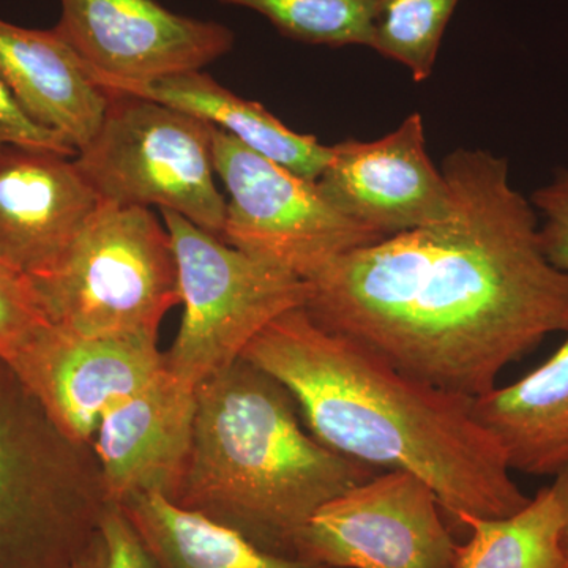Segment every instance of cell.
Returning a JSON list of instances; mask_svg holds the SVG:
<instances>
[{"label":"cell","mask_w":568,"mask_h":568,"mask_svg":"<svg viewBox=\"0 0 568 568\" xmlns=\"http://www.w3.org/2000/svg\"><path fill=\"white\" fill-rule=\"evenodd\" d=\"M548 361L507 387L470 399L511 470L559 476L568 469V327Z\"/></svg>","instance_id":"2e32d148"},{"label":"cell","mask_w":568,"mask_h":568,"mask_svg":"<svg viewBox=\"0 0 568 568\" xmlns=\"http://www.w3.org/2000/svg\"><path fill=\"white\" fill-rule=\"evenodd\" d=\"M100 203L74 156L0 148V257L29 278L59 263Z\"/></svg>","instance_id":"4fadbf2b"},{"label":"cell","mask_w":568,"mask_h":568,"mask_svg":"<svg viewBox=\"0 0 568 568\" xmlns=\"http://www.w3.org/2000/svg\"><path fill=\"white\" fill-rule=\"evenodd\" d=\"M159 568H331L275 555L159 495L119 504Z\"/></svg>","instance_id":"ac0fdd59"},{"label":"cell","mask_w":568,"mask_h":568,"mask_svg":"<svg viewBox=\"0 0 568 568\" xmlns=\"http://www.w3.org/2000/svg\"><path fill=\"white\" fill-rule=\"evenodd\" d=\"M110 92L133 93L190 112L310 182H316L332 160V148L312 134L294 132L263 104L235 95L201 70Z\"/></svg>","instance_id":"e0dca14e"},{"label":"cell","mask_w":568,"mask_h":568,"mask_svg":"<svg viewBox=\"0 0 568 568\" xmlns=\"http://www.w3.org/2000/svg\"><path fill=\"white\" fill-rule=\"evenodd\" d=\"M457 541L422 478L384 470L324 504L294 558L331 568H454Z\"/></svg>","instance_id":"9c48e42d"},{"label":"cell","mask_w":568,"mask_h":568,"mask_svg":"<svg viewBox=\"0 0 568 568\" xmlns=\"http://www.w3.org/2000/svg\"><path fill=\"white\" fill-rule=\"evenodd\" d=\"M530 204L544 216L540 244L549 263L568 275V170L532 194Z\"/></svg>","instance_id":"603a6c76"},{"label":"cell","mask_w":568,"mask_h":568,"mask_svg":"<svg viewBox=\"0 0 568 568\" xmlns=\"http://www.w3.org/2000/svg\"><path fill=\"white\" fill-rule=\"evenodd\" d=\"M31 282L48 323L80 335L159 338L181 304L170 231L148 207L100 203L59 263Z\"/></svg>","instance_id":"5b68a950"},{"label":"cell","mask_w":568,"mask_h":568,"mask_svg":"<svg viewBox=\"0 0 568 568\" xmlns=\"http://www.w3.org/2000/svg\"><path fill=\"white\" fill-rule=\"evenodd\" d=\"M71 568H108L106 541L100 530Z\"/></svg>","instance_id":"484cf974"},{"label":"cell","mask_w":568,"mask_h":568,"mask_svg":"<svg viewBox=\"0 0 568 568\" xmlns=\"http://www.w3.org/2000/svg\"><path fill=\"white\" fill-rule=\"evenodd\" d=\"M7 364L71 439L93 446L104 414L163 372L156 336L80 335L47 324Z\"/></svg>","instance_id":"8fae6325"},{"label":"cell","mask_w":568,"mask_h":568,"mask_svg":"<svg viewBox=\"0 0 568 568\" xmlns=\"http://www.w3.org/2000/svg\"><path fill=\"white\" fill-rule=\"evenodd\" d=\"M564 521L566 496L558 477L517 514L459 515L457 523L469 530V538L457 545L454 568H568Z\"/></svg>","instance_id":"d6986e66"},{"label":"cell","mask_w":568,"mask_h":568,"mask_svg":"<svg viewBox=\"0 0 568 568\" xmlns=\"http://www.w3.org/2000/svg\"><path fill=\"white\" fill-rule=\"evenodd\" d=\"M93 446L52 422L0 358V568H71L110 506Z\"/></svg>","instance_id":"277c9868"},{"label":"cell","mask_w":568,"mask_h":568,"mask_svg":"<svg viewBox=\"0 0 568 568\" xmlns=\"http://www.w3.org/2000/svg\"><path fill=\"white\" fill-rule=\"evenodd\" d=\"M556 477H558L560 484H562L564 496H566V521H564L562 547L568 562V469L564 470V473H560L559 476Z\"/></svg>","instance_id":"4316f807"},{"label":"cell","mask_w":568,"mask_h":568,"mask_svg":"<svg viewBox=\"0 0 568 568\" xmlns=\"http://www.w3.org/2000/svg\"><path fill=\"white\" fill-rule=\"evenodd\" d=\"M213 168L230 194L222 241L308 280L383 235L332 207L316 182L291 173L213 126Z\"/></svg>","instance_id":"ba28073f"},{"label":"cell","mask_w":568,"mask_h":568,"mask_svg":"<svg viewBox=\"0 0 568 568\" xmlns=\"http://www.w3.org/2000/svg\"><path fill=\"white\" fill-rule=\"evenodd\" d=\"M447 222L351 250L306 280L305 310L399 372L474 399L568 327V275L545 256L506 159L458 149Z\"/></svg>","instance_id":"6da1fadb"},{"label":"cell","mask_w":568,"mask_h":568,"mask_svg":"<svg viewBox=\"0 0 568 568\" xmlns=\"http://www.w3.org/2000/svg\"><path fill=\"white\" fill-rule=\"evenodd\" d=\"M459 0H381L373 50L407 67L414 81L428 80L448 20Z\"/></svg>","instance_id":"44dd1931"},{"label":"cell","mask_w":568,"mask_h":568,"mask_svg":"<svg viewBox=\"0 0 568 568\" xmlns=\"http://www.w3.org/2000/svg\"><path fill=\"white\" fill-rule=\"evenodd\" d=\"M0 80L26 114L84 148L102 125L110 93L89 77L80 55L51 31L20 28L0 18Z\"/></svg>","instance_id":"9a60e30c"},{"label":"cell","mask_w":568,"mask_h":568,"mask_svg":"<svg viewBox=\"0 0 568 568\" xmlns=\"http://www.w3.org/2000/svg\"><path fill=\"white\" fill-rule=\"evenodd\" d=\"M47 324L31 278L0 257V358L10 361Z\"/></svg>","instance_id":"7402d4cb"},{"label":"cell","mask_w":568,"mask_h":568,"mask_svg":"<svg viewBox=\"0 0 568 568\" xmlns=\"http://www.w3.org/2000/svg\"><path fill=\"white\" fill-rule=\"evenodd\" d=\"M6 145L43 149V151L58 152L67 156L78 155L77 149L71 148L61 134L32 121L10 89L0 80V148Z\"/></svg>","instance_id":"cb8c5ba5"},{"label":"cell","mask_w":568,"mask_h":568,"mask_svg":"<svg viewBox=\"0 0 568 568\" xmlns=\"http://www.w3.org/2000/svg\"><path fill=\"white\" fill-rule=\"evenodd\" d=\"M316 186L332 207L383 237L435 226L455 213L446 175L426 153L417 112L379 140L332 145Z\"/></svg>","instance_id":"7c38bea8"},{"label":"cell","mask_w":568,"mask_h":568,"mask_svg":"<svg viewBox=\"0 0 568 568\" xmlns=\"http://www.w3.org/2000/svg\"><path fill=\"white\" fill-rule=\"evenodd\" d=\"M242 357L287 388L321 444L381 473L422 478L455 521L508 517L529 503L469 398L399 372L321 327L305 306L272 321Z\"/></svg>","instance_id":"7a4b0ae2"},{"label":"cell","mask_w":568,"mask_h":568,"mask_svg":"<svg viewBox=\"0 0 568 568\" xmlns=\"http://www.w3.org/2000/svg\"><path fill=\"white\" fill-rule=\"evenodd\" d=\"M108 93L102 125L74 156L100 201L156 205L222 239L226 200L213 181V125L145 97Z\"/></svg>","instance_id":"8992f818"},{"label":"cell","mask_w":568,"mask_h":568,"mask_svg":"<svg viewBox=\"0 0 568 568\" xmlns=\"http://www.w3.org/2000/svg\"><path fill=\"white\" fill-rule=\"evenodd\" d=\"M54 31L106 92L203 70L234 44L219 22L182 17L155 0H61Z\"/></svg>","instance_id":"30bf717a"},{"label":"cell","mask_w":568,"mask_h":568,"mask_svg":"<svg viewBox=\"0 0 568 568\" xmlns=\"http://www.w3.org/2000/svg\"><path fill=\"white\" fill-rule=\"evenodd\" d=\"M196 388L166 368L104 414L93 450L112 504L134 495L173 500L192 447Z\"/></svg>","instance_id":"5bb4252c"},{"label":"cell","mask_w":568,"mask_h":568,"mask_svg":"<svg viewBox=\"0 0 568 568\" xmlns=\"http://www.w3.org/2000/svg\"><path fill=\"white\" fill-rule=\"evenodd\" d=\"M264 14L290 39L342 48L372 47L381 0H222Z\"/></svg>","instance_id":"ffe728a7"},{"label":"cell","mask_w":568,"mask_h":568,"mask_svg":"<svg viewBox=\"0 0 568 568\" xmlns=\"http://www.w3.org/2000/svg\"><path fill=\"white\" fill-rule=\"evenodd\" d=\"M100 532L106 541L108 568H159L119 504L104 510Z\"/></svg>","instance_id":"d4e9b609"},{"label":"cell","mask_w":568,"mask_h":568,"mask_svg":"<svg viewBox=\"0 0 568 568\" xmlns=\"http://www.w3.org/2000/svg\"><path fill=\"white\" fill-rule=\"evenodd\" d=\"M379 473L321 444L287 388L241 357L196 387L192 447L171 503L294 558L310 518Z\"/></svg>","instance_id":"3957f363"},{"label":"cell","mask_w":568,"mask_h":568,"mask_svg":"<svg viewBox=\"0 0 568 568\" xmlns=\"http://www.w3.org/2000/svg\"><path fill=\"white\" fill-rule=\"evenodd\" d=\"M179 271L183 316L164 368L196 388L230 368L272 321L305 306L308 283L162 211Z\"/></svg>","instance_id":"52a82bcc"}]
</instances>
